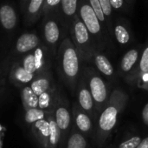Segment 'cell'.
<instances>
[{
  "label": "cell",
  "instance_id": "6da1fadb",
  "mask_svg": "<svg viewBox=\"0 0 148 148\" xmlns=\"http://www.w3.org/2000/svg\"><path fill=\"white\" fill-rule=\"evenodd\" d=\"M129 99L128 94L121 87L112 90L108 102L99 113L95 121L94 142L98 148H103L115 129L119 118L123 113Z\"/></svg>",
  "mask_w": 148,
  "mask_h": 148
},
{
  "label": "cell",
  "instance_id": "7a4b0ae2",
  "mask_svg": "<svg viewBox=\"0 0 148 148\" xmlns=\"http://www.w3.org/2000/svg\"><path fill=\"white\" fill-rule=\"evenodd\" d=\"M56 58L61 79L70 92L75 95L76 85L84 64L70 37L66 36L61 42L57 50Z\"/></svg>",
  "mask_w": 148,
  "mask_h": 148
},
{
  "label": "cell",
  "instance_id": "3957f363",
  "mask_svg": "<svg viewBox=\"0 0 148 148\" xmlns=\"http://www.w3.org/2000/svg\"><path fill=\"white\" fill-rule=\"evenodd\" d=\"M77 15L89 32L96 51L104 52L114 48V43L103 29L88 0H79Z\"/></svg>",
  "mask_w": 148,
  "mask_h": 148
},
{
  "label": "cell",
  "instance_id": "277c9868",
  "mask_svg": "<svg viewBox=\"0 0 148 148\" xmlns=\"http://www.w3.org/2000/svg\"><path fill=\"white\" fill-rule=\"evenodd\" d=\"M83 72L95 103L96 113L99 115L108 102L112 92L109 83L103 79V77L94 68L93 65L84 64Z\"/></svg>",
  "mask_w": 148,
  "mask_h": 148
},
{
  "label": "cell",
  "instance_id": "5b68a950",
  "mask_svg": "<svg viewBox=\"0 0 148 148\" xmlns=\"http://www.w3.org/2000/svg\"><path fill=\"white\" fill-rule=\"evenodd\" d=\"M70 38L76 48L83 64H90L92 57L96 51L93 40L86 26L82 22L78 15L73 19L69 29Z\"/></svg>",
  "mask_w": 148,
  "mask_h": 148
},
{
  "label": "cell",
  "instance_id": "8992f818",
  "mask_svg": "<svg viewBox=\"0 0 148 148\" xmlns=\"http://www.w3.org/2000/svg\"><path fill=\"white\" fill-rule=\"evenodd\" d=\"M66 28L59 13L43 16L42 23V40L43 45L48 49L49 54L55 57L58 47L66 37Z\"/></svg>",
  "mask_w": 148,
  "mask_h": 148
},
{
  "label": "cell",
  "instance_id": "52a82bcc",
  "mask_svg": "<svg viewBox=\"0 0 148 148\" xmlns=\"http://www.w3.org/2000/svg\"><path fill=\"white\" fill-rule=\"evenodd\" d=\"M142 47L143 45H135L129 48L122 56L119 64L117 74L132 86L136 85V72Z\"/></svg>",
  "mask_w": 148,
  "mask_h": 148
},
{
  "label": "cell",
  "instance_id": "ba28073f",
  "mask_svg": "<svg viewBox=\"0 0 148 148\" xmlns=\"http://www.w3.org/2000/svg\"><path fill=\"white\" fill-rule=\"evenodd\" d=\"M56 122L61 131V143L59 148H65L68 136L73 126V117L69 108V103L65 96L59 93L56 106L54 108Z\"/></svg>",
  "mask_w": 148,
  "mask_h": 148
},
{
  "label": "cell",
  "instance_id": "9c48e42d",
  "mask_svg": "<svg viewBox=\"0 0 148 148\" xmlns=\"http://www.w3.org/2000/svg\"><path fill=\"white\" fill-rule=\"evenodd\" d=\"M113 40L121 48H128L134 44L135 38L129 19L123 16H116L113 24Z\"/></svg>",
  "mask_w": 148,
  "mask_h": 148
},
{
  "label": "cell",
  "instance_id": "30bf717a",
  "mask_svg": "<svg viewBox=\"0 0 148 148\" xmlns=\"http://www.w3.org/2000/svg\"><path fill=\"white\" fill-rule=\"evenodd\" d=\"M75 96H76V103L77 105L85 112L87 113L95 122L98 117V114L95 110V103L91 95V92L89 91L86 76L83 72V67L82 71L81 73V76L79 78L77 85H76V90H75Z\"/></svg>",
  "mask_w": 148,
  "mask_h": 148
},
{
  "label": "cell",
  "instance_id": "8fae6325",
  "mask_svg": "<svg viewBox=\"0 0 148 148\" xmlns=\"http://www.w3.org/2000/svg\"><path fill=\"white\" fill-rule=\"evenodd\" d=\"M71 113L73 117V126L88 140L90 139L93 140L95 130V122L93 119L85 113L76 102L73 104Z\"/></svg>",
  "mask_w": 148,
  "mask_h": 148
},
{
  "label": "cell",
  "instance_id": "7c38bea8",
  "mask_svg": "<svg viewBox=\"0 0 148 148\" xmlns=\"http://www.w3.org/2000/svg\"><path fill=\"white\" fill-rule=\"evenodd\" d=\"M90 64L108 83L114 82L117 77V71L114 67L108 57L102 51H95Z\"/></svg>",
  "mask_w": 148,
  "mask_h": 148
},
{
  "label": "cell",
  "instance_id": "4fadbf2b",
  "mask_svg": "<svg viewBox=\"0 0 148 148\" xmlns=\"http://www.w3.org/2000/svg\"><path fill=\"white\" fill-rule=\"evenodd\" d=\"M40 44L41 40L36 32H25L17 38L15 44V51L18 54H27L33 51Z\"/></svg>",
  "mask_w": 148,
  "mask_h": 148
},
{
  "label": "cell",
  "instance_id": "5bb4252c",
  "mask_svg": "<svg viewBox=\"0 0 148 148\" xmlns=\"http://www.w3.org/2000/svg\"><path fill=\"white\" fill-rule=\"evenodd\" d=\"M30 88L32 91L37 95H41L42 93L56 87V85L54 81L53 76L50 72V70L41 74L35 76L34 79L29 84Z\"/></svg>",
  "mask_w": 148,
  "mask_h": 148
},
{
  "label": "cell",
  "instance_id": "9a60e30c",
  "mask_svg": "<svg viewBox=\"0 0 148 148\" xmlns=\"http://www.w3.org/2000/svg\"><path fill=\"white\" fill-rule=\"evenodd\" d=\"M34 78L35 76L27 72L20 63L16 62L12 65L10 72V79L16 86L23 88V86L29 85Z\"/></svg>",
  "mask_w": 148,
  "mask_h": 148
},
{
  "label": "cell",
  "instance_id": "2e32d148",
  "mask_svg": "<svg viewBox=\"0 0 148 148\" xmlns=\"http://www.w3.org/2000/svg\"><path fill=\"white\" fill-rule=\"evenodd\" d=\"M0 24L8 31L16 28L17 24V15L11 4L6 3L0 5Z\"/></svg>",
  "mask_w": 148,
  "mask_h": 148
},
{
  "label": "cell",
  "instance_id": "e0dca14e",
  "mask_svg": "<svg viewBox=\"0 0 148 148\" xmlns=\"http://www.w3.org/2000/svg\"><path fill=\"white\" fill-rule=\"evenodd\" d=\"M31 133L41 148H47L49 137V126L46 119L31 125Z\"/></svg>",
  "mask_w": 148,
  "mask_h": 148
},
{
  "label": "cell",
  "instance_id": "ac0fdd59",
  "mask_svg": "<svg viewBox=\"0 0 148 148\" xmlns=\"http://www.w3.org/2000/svg\"><path fill=\"white\" fill-rule=\"evenodd\" d=\"M78 3L79 0H62L60 15L67 31H69L73 19L77 15Z\"/></svg>",
  "mask_w": 148,
  "mask_h": 148
},
{
  "label": "cell",
  "instance_id": "d6986e66",
  "mask_svg": "<svg viewBox=\"0 0 148 148\" xmlns=\"http://www.w3.org/2000/svg\"><path fill=\"white\" fill-rule=\"evenodd\" d=\"M35 62H36V76L41 74L42 72L49 71L50 67V60H49V52L48 49L43 44H40L37 48L33 51Z\"/></svg>",
  "mask_w": 148,
  "mask_h": 148
},
{
  "label": "cell",
  "instance_id": "ffe728a7",
  "mask_svg": "<svg viewBox=\"0 0 148 148\" xmlns=\"http://www.w3.org/2000/svg\"><path fill=\"white\" fill-rule=\"evenodd\" d=\"M49 126V137L47 148H59L61 143V131L56 122L54 116V109L46 112L45 118Z\"/></svg>",
  "mask_w": 148,
  "mask_h": 148
},
{
  "label": "cell",
  "instance_id": "44dd1931",
  "mask_svg": "<svg viewBox=\"0 0 148 148\" xmlns=\"http://www.w3.org/2000/svg\"><path fill=\"white\" fill-rule=\"evenodd\" d=\"M44 1L45 0H29L24 10L26 24L29 25L34 24L42 15Z\"/></svg>",
  "mask_w": 148,
  "mask_h": 148
},
{
  "label": "cell",
  "instance_id": "7402d4cb",
  "mask_svg": "<svg viewBox=\"0 0 148 148\" xmlns=\"http://www.w3.org/2000/svg\"><path fill=\"white\" fill-rule=\"evenodd\" d=\"M60 91L57 86L54 87L38 96V108L45 112L53 110L56 106Z\"/></svg>",
  "mask_w": 148,
  "mask_h": 148
},
{
  "label": "cell",
  "instance_id": "603a6c76",
  "mask_svg": "<svg viewBox=\"0 0 148 148\" xmlns=\"http://www.w3.org/2000/svg\"><path fill=\"white\" fill-rule=\"evenodd\" d=\"M65 148H90L88 140L73 126L68 136Z\"/></svg>",
  "mask_w": 148,
  "mask_h": 148
},
{
  "label": "cell",
  "instance_id": "cb8c5ba5",
  "mask_svg": "<svg viewBox=\"0 0 148 148\" xmlns=\"http://www.w3.org/2000/svg\"><path fill=\"white\" fill-rule=\"evenodd\" d=\"M21 99L25 110L38 108V96L32 91L29 85H26L22 88Z\"/></svg>",
  "mask_w": 148,
  "mask_h": 148
},
{
  "label": "cell",
  "instance_id": "d4e9b609",
  "mask_svg": "<svg viewBox=\"0 0 148 148\" xmlns=\"http://www.w3.org/2000/svg\"><path fill=\"white\" fill-rule=\"evenodd\" d=\"M102 12L104 14V17L106 18L107 24H108V30L109 36L111 39L113 40V24H114V10L110 4L109 0H99ZM114 42V40H113Z\"/></svg>",
  "mask_w": 148,
  "mask_h": 148
},
{
  "label": "cell",
  "instance_id": "484cf974",
  "mask_svg": "<svg viewBox=\"0 0 148 148\" xmlns=\"http://www.w3.org/2000/svg\"><path fill=\"white\" fill-rule=\"evenodd\" d=\"M144 74H148V38L146 43L143 44L141 50V53L139 60V65L136 72V83L138 79Z\"/></svg>",
  "mask_w": 148,
  "mask_h": 148
},
{
  "label": "cell",
  "instance_id": "4316f807",
  "mask_svg": "<svg viewBox=\"0 0 148 148\" xmlns=\"http://www.w3.org/2000/svg\"><path fill=\"white\" fill-rule=\"evenodd\" d=\"M25 121L28 124H34L35 122L44 120L46 118V112L39 108H31L25 110Z\"/></svg>",
  "mask_w": 148,
  "mask_h": 148
},
{
  "label": "cell",
  "instance_id": "83f0119b",
  "mask_svg": "<svg viewBox=\"0 0 148 148\" xmlns=\"http://www.w3.org/2000/svg\"><path fill=\"white\" fill-rule=\"evenodd\" d=\"M20 64L22 65V66L27 72L36 76V62H35V57H34L33 51H30L25 54L23 58H22Z\"/></svg>",
  "mask_w": 148,
  "mask_h": 148
},
{
  "label": "cell",
  "instance_id": "f1b7e54d",
  "mask_svg": "<svg viewBox=\"0 0 148 148\" xmlns=\"http://www.w3.org/2000/svg\"><path fill=\"white\" fill-rule=\"evenodd\" d=\"M88 2L89 3L90 6L93 8L94 11L95 12L98 19L100 20L103 29L105 30V31L109 35L108 33V24H107V21H106V18L104 17V14L102 12V10H101V4H100V2L99 0H88ZM110 37V36H109Z\"/></svg>",
  "mask_w": 148,
  "mask_h": 148
},
{
  "label": "cell",
  "instance_id": "f546056e",
  "mask_svg": "<svg viewBox=\"0 0 148 148\" xmlns=\"http://www.w3.org/2000/svg\"><path fill=\"white\" fill-rule=\"evenodd\" d=\"M62 0H45L42 15H49V14H60V6Z\"/></svg>",
  "mask_w": 148,
  "mask_h": 148
},
{
  "label": "cell",
  "instance_id": "4dcf8cb0",
  "mask_svg": "<svg viewBox=\"0 0 148 148\" xmlns=\"http://www.w3.org/2000/svg\"><path fill=\"white\" fill-rule=\"evenodd\" d=\"M142 139L140 135H131L121 141L117 148H136Z\"/></svg>",
  "mask_w": 148,
  "mask_h": 148
},
{
  "label": "cell",
  "instance_id": "1f68e13d",
  "mask_svg": "<svg viewBox=\"0 0 148 148\" xmlns=\"http://www.w3.org/2000/svg\"><path fill=\"white\" fill-rule=\"evenodd\" d=\"M110 4L113 8L114 10H115L116 12L121 13V12H125V13H128L129 12V6L127 5V3H126L125 0H109Z\"/></svg>",
  "mask_w": 148,
  "mask_h": 148
},
{
  "label": "cell",
  "instance_id": "d6a6232c",
  "mask_svg": "<svg viewBox=\"0 0 148 148\" xmlns=\"http://www.w3.org/2000/svg\"><path fill=\"white\" fill-rule=\"evenodd\" d=\"M136 86L140 89L148 91V74H144L138 79Z\"/></svg>",
  "mask_w": 148,
  "mask_h": 148
},
{
  "label": "cell",
  "instance_id": "836d02e7",
  "mask_svg": "<svg viewBox=\"0 0 148 148\" xmlns=\"http://www.w3.org/2000/svg\"><path fill=\"white\" fill-rule=\"evenodd\" d=\"M141 120L144 125L148 126V102L145 105L141 112Z\"/></svg>",
  "mask_w": 148,
  "mask_h": 148
},
{
  "label": "cell",
  "instance_id": "e575fe53",
  "mask_svg": "<svg viewBox=\"0 0 148 148\" xmlns=\"http://www.w3.org/2000/svg\"><path fill=\"white\" fill-rule=\"evenodd\" d=\"M136 148H148V136L142 139L140 143L138 145Z\"/></svg>",
  "mask_w": 148,
  "mask_h": 148
},
{
  "label": "cell",
  "instance_id": "d590c367",
  "mask_svg": "<svg viewBox=\"0 0 148 148\" xmlns=\"http://www.w3.org/2000/svg\"><path fill=\"white\" fill-rule=\"evenodd\" d=\"M29 2V0H22V8H23V10L24 11L25 9H26V6L28 4V3Z\"/></svg>",
  "mask_w": 148,
  "mask_h": 148
},
{
  "label": "cell",
  "instance_id": "8d00e7d4",
  "mask_svg": "<svg viewBox=\"0 0 148 148\" xmlns=\"http://www.w3.org/2000/svg\"><path fill=\"white\" fill-rule=\"evenodd\" d=\"M125 1H126V3H127V5H128L129 7L134 6V3H135V0H125Z\"/></svg>",
  "mask_w": 148,
  "mask_h": 148
}]
</instances>
